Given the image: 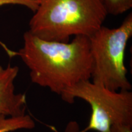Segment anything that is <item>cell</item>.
<instances>
[{
	"mask_svg": "<svg viewBox=\"0 0 132 132\" xmlns=\"http://www.w3.org/2000/svg\"><path fill=\"white\" fill-rule=\"evenodd\" d=\"M7 4L21 5L35 12L39 6V0H0V6Z\"/></svg>",
	"mask_w": 132,
	"mask_h": 132,
	"instance_id": "8",
	"label": "cell"
},
{
	"mask_svg": "<svg viewBox=\"0 0 132 132\" xmlns=\"http://www.w3.org/2000/svg\"><path fill=\"white\" fill-rule=\"evenodd\" d=\"M110 132H132V125L118 124L113 125Z\"/></svg>",
	"mask_w": 132,
	"mask_h": 132,
	"instance_id": "9",
	"label": "cell"
},
{
	"mask_svg": "<svg viewBox=\"0 0 132 132\" xmlns=\"http://www.w3.org/2000/svg\"><path fill=\"white\" fill-rule=\"evenodd\" d=\"M23 40L16 54L29 69L33 83L60 95L65 89L91 78L92 59L87 36L62 42L44 40L28 31Z\"/></svg>",
	"mask_w": 132,
	"mask_h": 132,
	"instance_id": "1",
	"label": "cell"
},
{
	"mask_svg": "<svg viewBox=\"0 0 132 132\" xmlns=\"http://www.w3.org/2000/svg\"><path fill=\"white\" fill-rule=\"evenodd\" d=\"M19 71L17 66L0 65V116L18 117L25 114L26 95L15 92L14 81Z\"/></svg>",
	"mask_w": 132,
	"mask_h": 132,
	"instance_id": "5",
	"label": "cell"
},
{
	"mask_svg": "<svg viewBox=\"0 0 132 132\" xmlns=\"http://www.w3.org/2000/svg\"><path fill=\"white\" fill-rule=\"evenodd\" d=\"M108 14L118 15L132 7V0H103Z\"/></svg>",
	"mask_w": 132,
	"mask_h": 132,
	"instance_id": "7",
	"label": "cell"
},
{
	"mask_svg": "<svg viewBox=\"0 0 132 132\" xmlns=\"http://www.w3.org/2000/svg\"><path fill=\"white\" fill-rule=\"evenodd\" d=\"M36 126L30 116L24 114L18 117L0 116V132H13L20 130H31Z\"/></svg>",
	"mask_w": 132,
	"mask_h": 132,
	"instance_id": "6",
	"label": "cell"
},
{
	"mask_svg": "<svg viewBox=\"0 0 132 132\" xmlns=\"http://www.w3.org/2000/svg\"><path fill=\"white\" fill-rule=\"evenodd\" d=\"M107 15L103 0H39L29 31L44 40L69 42L72 36L89 37Z\"/></svg>",
	"mask_w": 132,
	"mask_h": 132,
	"instance_id": "2",
	"label": "cell"
},
{
	"mask_svg": "<svg viewBox=\"0 0 132 132\" xmlns=\"http://www.w3.org/2000/svg\"><path fill=\"white\" fill-rule=\"evenodd\" d=\"M131 36L130 13L118 28L102 26L88 37L92 59V82L114 91L131 90V85L125 65V54Z\"/></svg>",
	"mask_w": 132,
	"mask_h": 132,
	"instance_id": "3",
	"label": "cell"
},
{
	"mask_svg": "<svg viewBox=\"0 0 132 132\" xmlns=\"http://www.w3.org/2000/svg\"><path fill=\"white\" fill-rule=\"evenodd\" d=\"M60 96L68 103H73L75 98H80L90 105L91 114L88 125L80 132H110L113 125H132L130 90H111L89 80L65 89Z\"/></svg>",
	"mask_w": 132,
	"mask_h": 132,
	"instance_id": "4",
	"label": "cell"
},
{
	"mask_svg": "<svg viewBox=\"0 0 132 132\" xmlns=\"http://www.w3.org/2000/svg\"><path fill=\"white\" fill-rule=\"evenodd\" d=\"M80 129L78 123L76 121H70L65 127L64 132H80Z\"/></svg>",
	"mask_w": 132,
	"mask_h": 132,
	"instance_id": "10",
	"label": "cell"
}]
</instances>
